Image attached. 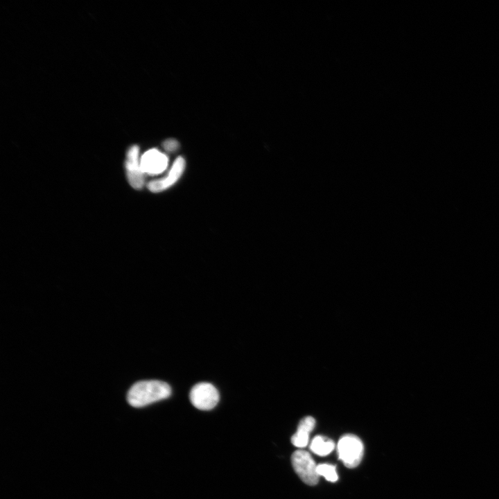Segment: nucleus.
<instances>
[{
  "label": "nucleus",
  "instance_id": "nucleus-1",
  "mask_svg": "<svg viewBox=\"0 0 499 499\" xmlns=\"http://www.w3.org/2000/svg\"><path fill=\"white\" fill-rule=\"evenodd\" d=\"M171 394L170 385L157 380H142L134 383L127 394L128 403L134 408H141L166 399Z\"/></svg>",
  "mask_w": 499,
  "mask_h": 499
},
{
  "label": "nucleus",
  "instance_id": "nucleus-2",
  "mask_svg": "<svg viewBox=\"0 0 499 499\" xmlns=\"http://www.w3.org/2000/svg\"><path fill=\"white\" fill-rule=\"evenodd\" d=\"M364 447L356 435L347 434L341 437L338 445V458L349 469L356 467L362 460Z\"/></svg>",
  "mask_w": 499,
  "mask_h": 499
},
{
  "label": "nucleus",
  "instance_id": "nucleus-3",
  "mask_svg": "<svg viewBox=\"0 0 499 499\" xmlns=\"http://www.w3.org/2000/svg\"><path fill=\"white\" fill-rule=\"evenodd\" d=\"M291 462L295 471L304 483L313 486L318 482L319 476L317 471V465L309 453L304 450L295 451L291 457Z\"/></svg>",
  "mask_w": 499,
  "mask_h": 499
},
{
  "label": "nucleus",
  "instance_id": "nucleus-4",
  "mask_svg": "<svg viewBox=\"0 0 499 499\" xmlns=\"http://www.w3.org/2000/svg\"><path fill=\"white\" fill-rule=\"evenodd\" d=\"M192 405L202 410L213 409L219 401L217 389L209 383H199L191 389L189 394Z\"/></svg>",
  "mask_w": 499,
  "mask_h": 499
},
{
  "label": "nucleus",
  "instance_id": "nucleus-5",
  "mask_svg": "<svg viewBox=\"0 0 499 499\" xmlns=\"http://www.w3.org/2000/svg\"><path fill=\"white\" fill-rule=\"evenodd\" d=\"M125 167L130 186L135 189H141L145 183V173L141 166L139 148L137 146H132L128 149Z\"/></svg>",
  "mask_w": 499,
  "mask_h": 499
},
{
  "label": "nucleus",
  "instance_id": "nucleus-6",
  "mask_svg": "<svg viewBox=\"0 0 499 499\" xmlns=\"http://www.w3.org/2000/svg\"><path fill=\"white\" fill-rule=\"evenodd\" d=\"M185 167V159L182 157H177L167 175L150 182L148 184V189L152 193H159L168 189L180 178Z\"/></svg>",
  "mask_w": 499,
  "mask_h": 499
},
{
  "label": "nucleus",
  "instance_id": "nucleus-7",
  "mask_svg": "<svg viewBox=\"0 0 499 499\" xmlns=\"http://www.w3.org/2000/svg\"><path fill=\"white\" fill-rule=\"evenodd\" d=\"M168 157L157 149L146 151L141 157V166L145 174L155 175L160 174L168 166Z\"/></svg>",
  "mask_w": 499,
  "mask_h": 499
},
{
  "label": "nucleus",
  "instance_id": "nucleus-8",
  "mask_svg": "<svg viewBox=\"0 0 499 499\" xmlns=\"http://www.w3.org/2000/svg\"><path fill=\"white\" fill-rule=\"evenodd\" d=\"M315 425V420L312 417L303 418L297 427L296 432L291 437L292 444L297 448H304L309 440V434Z\"/></svg>",
  "mask_w": 499,
  "mask_h": 499
},
{
  "label": "nucleus",
  "instance_id": "nucleus-9",
  "mask_svg": "<svg viewBox=\"0 0 499 499\" xmlns=\"http://www.w3.org/2000/svg\"><path fill=\"white\" fill-rule=\"evenodd\" d=\"M334 448L333 441L322 435L315 437L310 445L311 451L319 456L329 455Z\"/></svg>",
  "mask_w": 499,
  "mask_h": 499
},
{
  "label": "nucleus",
  "instance_id": "nucleus-10",
  "mask_svg": "<svg viewBox=\"0 0 499 499\" xmlns=\"http://www.w3.org/2000/svg\"><path fill=\"white\" fill-rule=\"evenodd\" d=\"M319 476H323L326 480L335 482L338 479L335 466L329 464H320L317 466Z\"/></svg>",
  "mask_w": 499,
  "mask_h": 499
},
{
  "label": "nucleus",
  "instance_id": "nucleus-11",
  "mask_svg": "<svg viewBox=\"0 0 499 499\" xmlns=\"http://www.w3.org/2000/svg\"><path fill=\"white\" fill-rule=\"evenodd\" d=\"M180 146L178 141L174 139H169L163 143L164 148L168 152H175Z\"/></svg>",
  "mask_w": 499,
  "mask_h": 499
}]
</instances>
